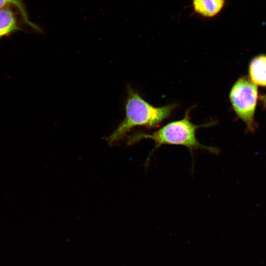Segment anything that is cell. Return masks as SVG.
Returning a JSON list of instances; mask_svg holds the SVG:
<instances>
[{
  "label": "cell",
  "instance_id": "1",
  "mask_svg": "<svg viewBox=\"0 0 266 266\" xmlns=\"http://www.w3.org/2000/svg\"><path fill=\"white\" fill-rule=\"evenodd\" d=\"M127 92L125 117L113 132L106 138L109 145L119 141L136 127L151 129L158 126L169 117L178 105L172 103L156 107L144 100L129 85L127 86Z\"/></svg>",
  "mask_w": 266,
  "mask_h": 266
},
{
  "label": "cell",
  "instance_id": "2",
  "mask_svg": "<svg viewBox=\"0 0 266 266\" xmlns=\"http://www.w3.org/2000/svg\"><path fill=\"white\" fill-rule=\"evenodd\" d=\"M190 109L187 110L183 119L170 122L151 133L141 132L133 133L128 138V145L133 144L144 138L153 140L155 143L154 148L148 156L146 163L151 153L163 145L184 146L190 151L192 154L194 150L198 149H205L210 152L215 151L214 148L201 144L197 139L196 134L197 130L210 125L205 124L199 125L193 124L190 121Z\"/></svg>",
  "mask_w": 266,
  "mask_h": 266
},
{
  "label": "cell",
  "instance_id": "3",
  "mask_svg": "<svg viewBox=\"0 0 266 266\" xmlns=\"http://www.w3.org/2000/svg\"><path fill=\"white\" fill-rule=\"evenodd\" d=\"M257 99L256 84L245 78L238 80L230 93V100L235 111L249 127L253 125Z\"/></svg>",
  "mask_w": 266,
  "mask_h": 266
},
{
  "label": "cell",
  "instance_id": "4",
  "mask_svg": "<svg viewBox=\"0 0 266 266\" xmlns=\"http://www.w3.org/2000/svg\"><path fill=\"white\" fill-rule=\"evenodd\" d=\"M22 16L20 11L13 6L0 9V40L18 31L24 30L23 22L27 23Z\"/></svg>",
  "mask_w": 266,
  "mask_h": 266
},
{
  "label": "cell",
  "instance_id": "5",
  "mask_svg": "<svg viewBox=\"0 0 266 266\" xmlns=\"http://www.w3.org/2000/svg\"><path fill=\"white\" fill-rule=\"evenodd\" d=\"M225 0H193V5L196 12L206 17H211L222 9Z\"/></svg>",
  "mask_w": 266,
  "mask_h": 266
},
{
  "label": "cell",
  "instance_id": "6",
  "mask_svg": "<svg viewBox=\"0 0 266 266\" xmlns=\"http://www.w3.org/2000/svg\"><path fill=\"white\" fill-rule=\"evenodd\" d=\"M249 71L254 83L266 86V55L255 58L251 63Z\"/></svg>",
  "mask_w": 266,
  "mask_h": 266
},
{
  "label": "cell",
  "instance_id": "7",
  "mask_svg": "<svg viewBox=\"0 0 266 266\" xmlns=\"http://www.w3.org/2000/svg\"><path fill=\"white\" fill-rule=\"evenodd\" d=\"M8 6L16 7L21 13L28 25L32 28L37 29V27L29 20L24 4L21 0H0V9Z\"/></svg>",
  "mask_w": 266,
  "mask_h": 266
},
{
  "label": "cell",
  "instance_id": "8",
  "mask_svg": "<svg viewBox=\"0 0 266 266\" xmlns=\"http://www.w3.org/2000/svg\"><path fill=\"white\" fill-rule=\"evenodd\" d=\"M262 99L266 106V94L262 97Z\"/></svg>",
  "mask_w": 266,
  "mask_h": 266
}]
</instances>
